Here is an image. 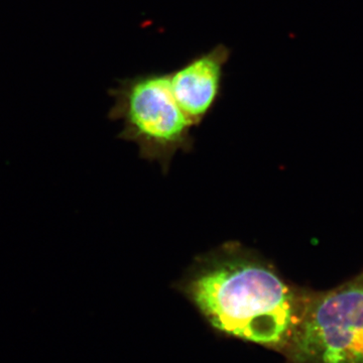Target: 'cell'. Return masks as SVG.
<instances>
[{"instance_id": "3957f363", "label": "cell", "mask_w": 363, "mask_h": 363, "mask_svg": "<svg viewBox=\"0 0 363 363\" xmlns=\"http://www.w3.org/2000/svg\"><path fill=\"white\" fill-rule=\"evenodd\" d=\"M111 96L109 116L123 121L121 138L138 143L143 156L168 159L188 147L193 123L172 94L169 73L150 72L124 79L111 90Z\"/></svg>"}, {"instance_id": "7a4b0ae2", "label": "cell", "mask_w": 363, "mask_h": 363, "mask_svg": "<svg viewBox=\"0 0 363 363\" xmlns=\"http://www.w3.org/2000/svg\"><path fill=\"white\" fill-rule=\"evenodd\" d=\"M286 350L293 363H363V271L326 292H307Z\"/></svg>"}, {"instance_id": "6da1fadb", "label": "cell", "mask_w": 363, "mask_h": 363, "mask_svg": "<svg viewBox=\"0 0 363 363\" xmlns=\"http://www.w3.org/2000/svg\"><path fill=\"white\" fill-rule=\"evenodd\" d=\"M186 292L217 330L283 348L292 340L307 296L264 260L234 247L203 260L188 279Z\"/></svg>"}, {"instance_id": "277c9868", "label": "cell", "mask_w": 363, "mask_h": 363, "mask_svg": "<svg viewBox=\"0 0 363 363\" xmlns=\"http://www.w3.org/2000/svg\"><path fill=\"white\" fill-rule=\"evenodd\" d=\"M230 57L231 50L219 44L169 72L172 94L193 125L201 123L220 99Z\"/></svg>"}]
</instances>
